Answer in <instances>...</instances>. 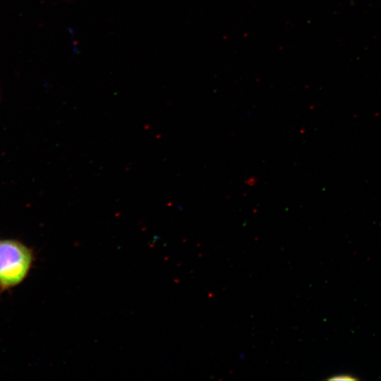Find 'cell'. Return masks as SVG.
Here are the masks:
<instances>
[{"label": "cell", "mask_w": 381, "mask_h": 381, "mask_svg": "<svg viewBox=\"0 0 381 381\" xmlns=\"http://www.w3.org/2000/svg\"><path fill=\"white\" fill-rule=\"evenodd\" d=\"M358 378L351 374H337L327 378L329 381H356Z\"/></svg>", "instance_id": "2"}, {"label": "cell", "mask_w": 381, "mask_h": 381, "mask_svg": "<svg viewBox=\"0 0 381 381\" xmlns=\"http://www.w3.org/2000/svg\"><path fill=\"white\" fill-rule=\"evenodd\" d=\"M33 261V253L22 243L0 240V289L19 284L27 276Z\"/></svg>", "instance_id": "1"}]
</instances>
